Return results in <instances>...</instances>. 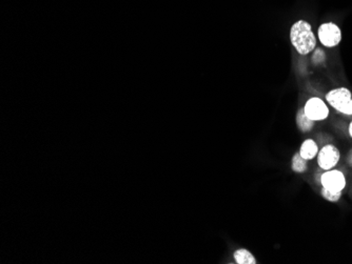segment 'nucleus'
I'll list each match as a JSON object with an SVG mask.
<instances>
[{
  "label": "nucleus",
  "mask_w": 352,
  "mask_h": 264,
  "mask_svg": "<svg viewBox=\"0 0 352 264\" xmlns=\"http://www.w3.org/2000/svg\"><path fill=\"white\" fill-rule=\"evenodd\" d=\"M298 153L301 154V156L304 158V159H306L308 161L312 160V159H314V158L318 154L317 143L314 140H312V139H306L302 143L300 152H298Z\"/></svg>",
  "instance_id": "obj_7"
},
{
  "label": "nucleus",
  "mask_w": 352,
  "mask_h": 264,
  "mask_svg": "<svg viewBox=\"0 0 352 264\" xmlns=\"http://www.w3.org/2000/svg\"><path fill=\"white\" fill-rule=\"evenodd\" d=\"M321 194H322V197L325 200H327V201L335 203L339 201V199L342 198L343 192H332V191H328V189H326L325 187H322Z\"/></svg>",
  "instance_id": "obj_11"
},
{
  "label": "nucleus",
  "mask_w": 352,
  "mask_h": 264,
  "mask_svg": "<svg viewBox=\"0 0 352 264\" xmlns=\"http://www.w3.org/2000/svg\"><path fill=\"white\" fill-rule=\"evenodd\" d=\"M233 257L238 264H257V259L252 255V252L246 248H240L236 250Z\"/></svg>",
  "instance_id": "obj_9"
},
{
  "label": "nucleus",
  "mask_w": 352,
  "mask_h": 264,
  "mask_svg": "<svg viewBox=\"0 0 352 264\" xmlns=\"http://www.w3.org/2000/svg\"><path fill=\"white\" fill-rule=\"evenodd\" d=\"M314 122L313 120H311L310 118L308 117V116L305 114L304 109L300 110L296 114V124L298 126V129H300L301 132L303 133H308L310 132L313 126H314Z\"/></svg>",
  "instance_id": "obj_8"
},
{
  "label": "nucleus",
  "mask_w": 352,
  "mask_h": 264,
  "mask_svg": "<svg viewBox=\"0 0 352 264\" xmlns=\"http://www.w3.org/2000/svg\"><path fill=\"white\" fill-rule=\"evenodd\" d=\"M304 112L313 121H323L327 119L329 116V109L327 104L318 97H312L309 99L305 104Z\"/></svg>",
  "instance_id": "obj_6"
},
{
  "label": "nucleus",
  "mask_w": 352,
  "mask_h": 264,
  "mask_svg": "<svg viewBox=\"0 0 352 264\" xmlns=\"http://www.w3.org/2000/svg\"><path fill=\"white\" fill-rule=\"evenodd\" d=\"M290 40L301 55L310 54L316 47V37L312 28L305 20H298L291 27Z\"/></svg>",
  "instance_id": "obj_1"
},
{
  "label": "nucleus",
  "mask_w": 352,
  "mask_h": 264,
  "mask_svg": "<svg viewBox=\"0 0 352 264\" xmlns=\"http://www.w3.org/2000/svg\"><path fill=\"white\" fill-rule=\"evenodd\" d=\"M348 131H349V135H350V137H351V138H352V121H351V122H350V124H349Z\"/></svg>",
  "instance_id": "obj_13"
},
{
  "label": "nucleus",
  "mask_w": 352,
  "mask_h": 264,
  "mask_svg": "<svg viewBox=\"0 0 352 264\" xmlns=\"http://www.w3.org/2000/svg\"><path fill=\"white\" fill-rule=\"evenodd\" d=\"M327 102L337 112L352 116V94L346 88H337L326 95Z\"/></svg>",
  "instance_id": "obj_2"
},
{
  "label": "nucleus",
  "mask_w": 352,
  "mask_h": 264,
  "mask_svg": "<svg viewBox=\"0 0 352 264\" xmlns=\"http://www.w3.org/2000/svg\"><path fill=\"white\" fill-rule=\"evenodd\" d=\"M317 35L321 44L327 48H334L338 46L342 40V31L333 23L321 25L318 28Z\"/></svg>",
  "instance_id": "obj_3"
},
{
  "label": "nucleus",
  "mask_w": 352,
  "mask_h": 264,
  "mask_svg": "<svg viewBox=\"0 0 352 264\" xmlns=\"http://www.w3.org/2000/svg\"><path fill=\"white\" fill-rule=\"evenodd\" d=\"M347 162L350 166H352V150L349 152V154L347 156Z\"/></svg>",
  "instance_id": "obj_12"
},
{
  "label": "nucleus",
  "mask_w": 352,
  "mask_h": 264,
  "mask_svg": "<svg viewBox=\"0 0 352 264\" xmlns=\"http://www.w3.org/2000/svg\"><path fill=\"white\" fill-rule=\"evenodd\" d=\"M292 171L296 174H303L308 170V160L304 159L300 153H295L291 160Z\"/></svg>",
  "instance_id": "obj_10"
},
{
  "label": "nucleus",
  "mask_w": 352,
  "mask_h": 264,
  "mask_svg": "<svg viewBox=\"0 0 352 264\" xmlns=\"http://www.w3.org/2000/svg\"><path fill=\"white\" fill-rule=\"evenodd\" d=\"M317 164L324 171H329L334 168L340 158V153L337 147L333 144H326L317 154Z\"/></svg>",
  "instance_id": "obj_4"
},
{
  "label": "nucleus",
  "mask_w": 352,
  "mask_h": 264,
  "mask_svg": "<svg viewBox=\"0 0 352 264\" xmlns=\"http://www.w3.org/2000/svg\"><path fill=\"white\" fill-rule=\"evenodd\" d=\"M321 184L328 191L332 192H343L346 187V177L343 172L338 170H329L325 171L321 179Z\"/></svg>",
  "instance_id": "obj_5"
}]
</instances>
